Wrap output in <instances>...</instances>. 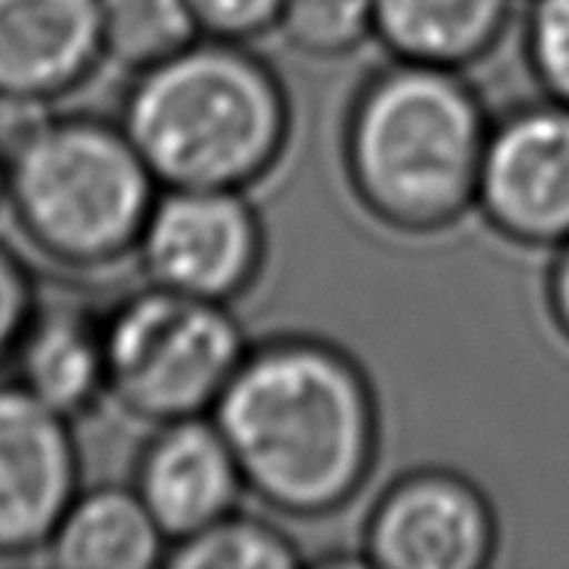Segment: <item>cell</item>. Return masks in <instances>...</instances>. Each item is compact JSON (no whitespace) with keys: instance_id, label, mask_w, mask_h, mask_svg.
Here are the masks:
<instances>
[{"instance_id":"5","label":"cell","mask_w":569,"mask_h":569,"mask_svg":"<svg viewBox=\"0 0 569 569\" xmlns=\"http://www.w3.org/2000/svg\"><path fill=\"white\" fill-rule=\"evenodd\" d=\"M246 352L230 303L148 282L104 312L108 398L153 429L211 417Z\"/></svg>"},{"instance_id":"4","label":"cell","mask_w":569,"mask_h":569,"mask_svg":"<svg viewBox=\"0 0 569 569\" xmlns=\"http://www.w3.org/2000/svg\"><path fill=\"white\" fill-rule=\"evenodd\" d=\"M487 120L453 68L401 62L373 77L352 111V187L380 221L435 230L478 202Z\"/></svg>"},{"instance_id":"17","label":"cell","mask_w":569,"mask_h":569,"mask_svg":"<svg viewBox=\"0 0 569 569\" xmlns=\"http://www.w3.org/2000/svg\"><path fill=\"white\" fill-rule=\"evenodd\" d=\"M276 28L307 56H343L373 34V0H284Z\"/></svg>"},{"instance_id":"10","label":"cell","mask_w":569,"mask_h":569,"mask_svg":"<svg viewBox=\"0 0 569 569\" xmlns=\"http://www.w3.org/2000/svg\"><path fill=\"white\" fill-rule=\"evenodd\" d=\"M101 62L99 0H0V104L50 108Z\"/></svg>"},{"instance_id":"15","label":"cell","mask_w":569,"mask_h":569,"mask_svg":"<svg viewBox=\"0 0 569 569\" xmlns=\"http://www.w3.org/2000/svg\"><path fill=\"white\" fill-rule=\"evenodd\" d=\"M104 59L132 74L202 38L187 0H99Z\"/></svg>"},{"instance_id":"7","label":"cell","mask_w":569,"mask_h":569,"mask_svg":"<svg viewBox=\"0 0 569 569\" xmlns=\"http://www.w3.org/2000/svg\"><path fill=\"white\" fill-rule=\"evenodd\" d=\"M80 490L74 420L0 383V560L43 555Z\"/></svg>"},{"instance_id":"9","label":"cell","mask_w":569,"mask_h":569,"mask_svg":"<svg viewBox=\"0 0 569 569\" xmlns=\"http://www.w3.org/2000/svg\"><path fill=\"white\" fill-rule=\"evenodd\" d=\"M365 545L383 569H478L493 555V515L462 478L422 471L380 499Z\"/></svg>"},{"instance_id":"1","label":"cell","mask_w":569,"mask_h":569,"mask_svg":"<svg viewBox=\"0 0 569 569\" xmlns=\"http://www.w3.org/2000/svg\"><path fill=\"white\" fill-rule=\"evenodd\" d=\"M211 420L233 450L246 490L298 518L343 506L377 447L373 398L359 368L307 340L248 349Z\"/></svg>"},{"instance_id":"16","label":"cell","mask_w":569,"mask_h":569,"mask_svg":"<svg viewBox=\"0 0 569 569\" xmlns=\"http://www.w3.org/2000/svg\"><path fill=\"white\" fill-rule=\"evenodd\" d=\"M298 563V548L282 530L236 511L169 545L166 555V567L174 569H288Z\"/></svg>"},{"instance_id":"20","label":"cell","mask_w":569,"mask_h":569,"mask_svg":"<svg viewBox=\"0 0 569 569\" xmlns=\"http://www.w3.org/2000/svg\"><path fill=\"white\" fill-rule=\"evenodd\" d=\"M206 38L248 40L279 26L284 0H187Z\"/></svg>"},{"instance_id":"21","label":"cell","mask_w":569,"mask_h":569,"mask_svg":"<svg viewBox=\"0 0 569 569\" xmlns=\"http://www.w3.org/2000/svg\"><path fill=\"white\" fill-rule=\"evenodd\" d=\"M551 307H555L557 322L569 337V239L563 242V251L551 272Z\"/></svg>"},{"instance_id":"19","label":"cell","mask_w":569,"mask_h":569,"mask_svg":"<svg viewBox=\"0 0 569 569\" xmlns=\"http://www.w3.org/2000/svg\"><path fill=\"white\" fill-rule=\"evenodd\" d=\"M530 56L548 92L569 104V0H536Z\"/></svg>"},{"instance_id":"11","label":"cell","mask_w":569,"mask_h":569,"mask_svg":"<svg viewBox=\"0 0 569 569\" xmlns=\"http://www.w3.org/2000/svg\"><path fill=\"white\" fill-rule=\"evenodd\" d=\"M132 487L174 545L236 511L246 481L218 422L190 417L157 426L138 457Z\"/></svg>"},{"instance_id":"12","label":"cell","mask_w":569,"mask_h":569,"mask_svg":"<svg viewBox=\"0 0 569 569\" xmlns=\"http://www.w3.org/2000/svg\"><path fill=\"white\" fill-rule=\"evenodd\" d=\"M13 383L68 420H80L108 398L104 316L74 300L43 303L16 349Z\"/></svg>"},{"instance_id":"18","label":"cell","mask_w":569,"mask_h":569,"mask_svg":"<svg viewBox=\"0 0 569 569\" xmlns=\"http://www.w3.org/2000/svg\"><path fill=\"white\" fill-rule=\"evenodd\" d=\"M40 307L34 272L13 248L0 242V371H10L28 325Z\"/></svg>"},{"instance_id":"3","label":"cell","mask_w":569,"mask_h":569,"mask_svg":"<svg viewBox=\"0 0 569 569\" xmlns=\"http://www.w3.org/2000/svg\"><path fill=\"white\" fill-rule=\"evenodd\" d=\"M120 126L160 187L246 190L270 172L288 138V99L239 40L197 38L138 71Z\"/></svg>"},{"instance_id":"22","label":"cell","mask_w":569,"mask_h":569,"mask_svg":"<svg viewBox=\"0 0 569 569\" xmlns=\"http://www.w3.org/2000/svg\"><path fill=\"white\" fill-rule=\"evenodd\" d=\"M7 174H10V150H7V141L0 136V209L7 206Z\"/></svg>"},{"instance_id":"8","label":"cell","mask_w":569,"mask_h":569,"mask_svg":"<svg viewBox=\"0 0 569 569\" xmlns=\"http://www.w3.org/2000/svg\"><path fill=\"white\" fill-rule=\"evenodd\" d=\"M478 202L511 239L563 246L569 239V104L511 113L483 150Z\"/></svg>"},{"instance_id":"6","label":"cell","mask_w":569,"mask_h":569,"mask_svg":"<svg viewBox=\"0 0 569 569\" xmlns=\"http://www.w3.org/2000/svg\"><path fill=\"white\" fill-rule=\"evenodd\" d=\"M136 258L150 284L230 303L258 276L263 227L242 190L160 187Z\"/></svg>"},{"instance_id":"13","label":"cell","mask_w":569,"mask_h":569,"mask_svg":"<svg viewBox=\"0 0 569 569\" xmlns=\"http://www.w3.org/2000/svg\"><path fill=\"white\" fill-rule=\"evenodd\" d=\"M43 555L62 569H153L169 539L136 487L101 483L74 496Z\"/></svg>"},{"instance_id":"14","label":"cell","mask_w":569,"mask_h":569,"mask_svg":"<svg viewBox=\"0 0 569 569\" xmlns=\"http://www.w3.org/2000/svg\"><path fill=\"white\" fill-rule=\"evenodd\" d=\"M508 0H373V34L401 62L459 68L490 50Z\"/></svg>"},{"instance_id":"2","label":"cell","mask_w":569,"mask_h":569,"mask_svg":"<svg viewBox=\"0 0 569 569\" xmlns=\"http://www.w3.org/2000/svg\"><path fill=\"white\" fill-rule=\"evenodd\" d=\"M0 136L10 150L7 209L28 246L71 272L136 254L160 181L123 126L0 104Z\"/></svg>"}]
</instances>
